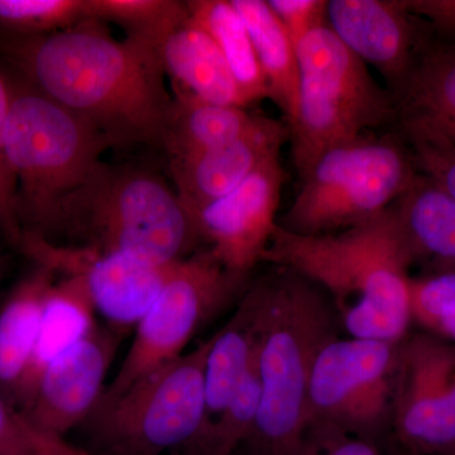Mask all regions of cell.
<instances>
[{"instance_id":"1","label":"cell","mask_w":455,"mask_h":455,"mask_svg":"<svg viewBox=\"0 0 455 455\" xmlns=\"http://www.w3.org/2000/svg\"><path fill=\"white\" fill-rule=\"evenodd\" d=\"M99 22L14 41V57L33 88L88 119L114 147H161L172 108L160 52L116 41Z\"/></svg>"},{"instance_id":"2","label":"cell","mask_w":455,"mask_h":455,"mask_svg":"<svg viewBox=\"0 0 455 455\" xmlns=\"http://www.w3.org/2000/svg\"><path fill=\"white\" fill-rule=\"evenodd\" d=\"M262 260L316 284L350 338L401 343L412 320L411 257L391 208L323 235L277 226Z\"/></svg>"},{"instance_id":"3","label":"cell","mask_w":455,"mask_h":455,"mask_svg":"<svg viewBox=\"0 0 455 455\" xmlns=\"http://www.w3.org/2000/svg\"><path fill=\"white\" fill-rule=\"evenodd\" d=\"M53 244L122 253L164 267L191 256L200 239L175 188L151 171L100 163L62 200Z\"/></svg>"},{"instance_id":"4","label":"cell","mask_w":455,"mask_h":455,"mask_svg":"<svg viewBox=\"0 0 455 455\" xmlns=\"http://www.w3.org/2000/svg\"><path fill=\"white\" fill-rule=\"evenodd\" d=\"M267 278L268 299L259 347L262 398L250 444L266 455H292L309 424L307 392L320 349L339 324L328 296L284 269Z\"/></svg>"},{"instance_id":"5","label":"cell","mask_w":455,"mask_h":455,"mask_svg":"<svg viewBox=\"0 0 455 455\" xmlns=\"http://www.w3.org/2000/svg\"><path fill=\"white\" fill-rule=\"evenodd\" d=\"M114 147L79 114L28 86H11L5 154L17 185L26 232L44 236L60 204L83 184Z\"/></svg>"},{"instance_id":"6","label":"cell","mask_w":455,"mask_h":455,"mask_svg":"<svg viewBox=\"0 0 455 455\" xmlns=\"http://www.w3.org/2000/svg\"><path fill=\"white\" fill-rule=\"evenodd\" d=\"M299 103L290 124L292 158L300 180L328 149L396 119L392 94L328 25L296 46Z\"/></svg>"},{"instance_id":"7","label":"cell","mask_w":455,"mask_h":455,"mask_svg":"<svg viewBox=\"0 0 455 455\" xmlns=\"http://www.w3.org/2000/svg\"><path fill=\"white\" fill-rule=\"evenodd\" d=\"M416 173L411 152L403 143L363 134L317 158L278 226L304 235L348 229L391 208Z\"/></svg>"},{"instance_id":"8","label":"cell","mask_w":455,"mask_h":455,"mask_svg":"<svg viewBox=\"0 0 455 455\" xmlns=\"http://www.w3.org/2000/svg\"><path fill=\"white\" fill-rule=\"evenodd\" d=\"M212 337L167 362L94 411L108 455H163L193 447L206 427L205 367Z\"/></svg>"},{"instance_id":"9","label":"cell","mask_w":455,"mask_h":455,"mask_svg":"<svg viewBox=\"0 0 455 455\" xmlns=\"http://www.w3.org/2000/svg\"><path fill=\"white\" fill-rule=\"evenodd\" d=\"M243 281L228 271L211 250L173 263L160 295L137 324L130 349L99 405L121 396L146 374L184 355L191 338L235 296Z\"/></svg>"},{"instance_id":"10","label":"cell","mask_w":455,"mask_h":455,"mask_svg":"<svg viewBox=\"0 0 455 455\" xmlns=\"http://www.w3.org/2000/svg\"><path fill=\"white\" fill-rule=\"evenodd\" d=\"M400 344L338 335L329 340L311 372L309 424L334 425L376 443L392 425Z\"/></svg>"},{"instance_id":"11","label":"cell","mask_w":455,"mask_h":455,"mask_svg":"<svg viewBox=\"0 0 455 455\" xmlns=\"http://www.w3.org/2000/svg\"><path fill=\"white\" fill-rule=\"evenodd\" d=\"M392 429L407 455L455 448V343L419 333L401 341Z\"/></svg>"},{"instance_id":"12","label":"cell","mask_w":455,"mask_h":455,"mask_svg":"<svg viewBox=\"0 0 455 455\" xmlns=\"http://www.w3.org/2000/svg\"><path fill=\"white\" fill-rule=\"evenodd\" d=\"M20 244L41 267L79 278L95 311L119 333L136 328L151 309L173 265L157 267L122 253L53 244L26 230Z\"/></svg>"},{"instance_id":"13","label":"cell","mask_w":455,"mask_h":455,"mask_svg":"<svg viewBox=\"0 0 455 455\" xmlns=\"http://www.w3.org/2000/svg\"><path fill=\"white\" fill-rule=\"evenodd\" d=\"M284 181L280 156L260 164L243 184L193 218L200 242L235 276L245 278L262 260L278 226Z\"/></svg>"},{"instance_id":"14","label":"cell","mask_w":455,"mask_h":455,"mask_svg":"<svg viewBox=\"0 0 455 455\" xmlns=\"http://www.w3.org/2000/svg\"><path fill=\"white\" fill-rule=\"evenodd\" d=\"M119 331L95 326L73 348L55 359L38 379L28 419L41 429L64 436L94 414L106 391L108 370Z\"/></svg>"},{"instance_id":"15","label":"cell","mask_w":455,"mask_h":455,"mask_svg":"<svg viewBox=\"0 0 455 455\" xmlns=\"http://www.w3.org/2000/svg\"><path fill=\"white\" fill-rule=\"evenodd\" d=\"M412 17L403 2L394 0H331L326 7L331 31L392 89L403 82L421 47Z\"/></svg>"},{"instance_id":"16","label":"cell","mask_w":455,"mask_h":455,"mask_svg":"<svg viewBox=\"0 0 455 455\" xmlns=\"http://www.w3.org/2000/svg\"><path fill=\"white\" fill-rule=\"evenodd\" d=\"M289 134V128L280 122L263 116L241 139L185 160L171 161L176 194L191 221L205 206L243 184L260 164L280 156Z\"/></svg>"},{"instance_id":"17","label":"cell","mask_w":455,"mask_h":455,"mask_svg":"<svg viewBox=\"0 0 455 455\" xmlns=\"http://www.w3.org/2000/svg\"><path fill=\"white\" fill-rule=\"evenodd\" d=\"M267 299L265 278L248 290L229 322L212 334L205 367L206 427L220 414L259 357Z\"/></svg>"},{"instance_id":"18","label":"cell","mask_w":455,"mask_h":455,"mask_svg":"<svg viewBox=\"0 0 455 455\" xmlns=\"http://www.w3.org/2000/svg\"><path fill=\"white\" fill-rule=\"evenodd\" d=\"M391 209L412 266L420 263L430 274L455 271L453 197L418 171Z\"/></svg>"},{"instance_id":"19","label":"cell","mask_w":455,"mask_h":455,"mask_svg":"<svg viewBox=\"0 0 455 455\" xmlns=\"http://www.w3.org/2000/svg\"><path fill=\"white\" fill-rule=\"evenodd\" d=\"M160 59L176 94L218 106L247 107L220 47L191 17L164 42Z\"/></svg>"},{"instance_id":"20","label":"cell","mask_w":455,"mask_h":455,"mask_svg":"<svg viewBox=\"0 0 455 455\" xmlns=\"http://www.w3.org/2000/svg\"><path fill=\"white\" fill-rule=\"evenodd\" d=\"M394 90L398 121L427 125L455 140V46H421Z\"/></svg>"},{"instance_id":"21","label":"cell","mask_w":455,"mask_h":455,"mask_svg":"<svg viewBox=\"0 0 455 455\" xmlns=\"http://www.w3.org/2000/svg\"><path fill=\"white\" fill-rule=\"evenodd\" d=\"M95 307L79 278L61 277L47 293L40 331L25 377L18 386L28 406L41 374L97 326Z\"/></svg>"},{"instance_id":"22","label":"cell","mask_w":455,"mask_h":455,"mask_svg":"<svg viewBox=\"0 0 455 455\" xmlns=\"http://www.w3.org/2000/svg\"><path fill=\"white\" fill-rule=\"evenodd\" d=\"M262 118L244 108L218 106L175 92L161 148L169 163L185 160L241 139Z\"/></svg>"},{"instance_id":"23","label":"cell","mask_w":455,"mask_h":455,"mask_svg":"<svg viewBox=\"0 0 455 455\" xmlns=\"http://www.w3.org/2000/svg\"><path fill=\"white\" fill-rule=\"evenodd\" d=\"M243 20L257 60L267 83L268 98L286 116L289 125L299 103V62L296 49L265 0H232Z\"/></svg>"},{"instance_id":"24","label":"cell","mask_w":455,"mask_h":455,"mask_svg":"<svg viewBox=\"0 0 455 455\" xmlns=\"http://www.w3.org/2000/svg\"><path fill=\"white\" fill-rule=\"evenodd\" d=\"M55 276L40 267L0 311V383L18 388L37 341L42 311Z\"/></svg>"},{"instance_id":"25","label":"cell","mask_w":455,"mask_h":455,"mask_svg":"<svg viewBox=\"0 0 455 455\" xmlns=\"http://www.w3.org/2000/svg\"><path fill=\"white\" fill-rule=\"evenodd\" d=\"M191 20L203 27L226 59L245 106L268 98L267 83L252 40L232 0L187 2Z\"/></svg>"},{"instance_id":"26","label":"cell","mask_w":455,"mask_h":455,"mask_svg":"<svg viewBox=\"0 0 455 455\" xmlns=\"http://www.w3.org/2000/svg\"><path fill=\"white\" fill-rule=\"evenodd\" d=\"M86 18L112 22L131 40L142 42L160 52L171 33L188 20L187 2L178 0H85Z\"/></svg>"},{"instance_id":"27","label":"cell","mask_w":455,"mask_h":455,"mask_svg":"<svg viewBox=\"0 0 455 455\" xmlns=\"http://www.w3.org/2000/svg\"><path fill=\"white\" fill-rule=\"evenodd\" d=\"M259 358V353L220 414L194 443V455H235L252 439L262 398Z\"/></svg>"},{"instance_id":"28","label":"cell","mask_w":455,"mask_h":455,"mask_svg":"<svg viewBox=\"0 0 455 455\" xmlns=\"http://www.w3.org/2000/svg\"><path fill=\"white\" fill-rule=\"evenodd\" d=\"M85 20V0H0V26L27 37L65 31Z\"/></svg>"},{"instance_id":"29","label":"cell","mask_w":455,"mask_h":455,"mask_svg":"<svg viewBox=\"0 0 455 455\" xmlns=\"http://www.w3.org/2000/svg\"><path fill=\"white\" fill-rule=\"evenodd\" d=\"M416 170L455 200V140L415 122L400 121Z\"/></svg>"},{"instance_id":"30","label":"cell","mask_w":455,"mask_h":455,"mask_svg":"<svg viewBox=\"0 0 455 455\" xmlns=\"http://www.w3.org/2000/svg\"><path fill=\"white\" fill-rule=\"evenodd\" d=\"M412 319L433 331L455 319V271L429 274L411 280Z\"/></svg>"},{"instance_id":"31","label":"cell","mask_w":455,"mask_h":455,"mask_svg":"<svg viewBox=\"0 0 455 455\" xmlns=\"http://www.w3.org/2000/svg\"><path fill=\"white\" fill-rule=\"evenodd\" d=\"M11 104V85L0 74V229L20 243L23 229L18 215L17 185L5 154V132Z\"/></svg>"},{"instance_id":"32","label":"cell","mask_w":455,"mask_h":455,"mask_svg":"<svg viewBox=\"0 0 455 455\" xmlns=\"http://www.w3.org/2000/svg\"><path fill=\"white\" fill-rule=\"evenodd\" d=\"M292 455H383L377 443L324 423L307 425Z\"/></svg>"},{"instance_id":"33","label":"cell","mask_w":455,"mask_h":455,"mask_svg":"<svg viewBox=\"0 0 455 455\" xmlns=\"http://www.w3.org/2000/svg\"><path fill=\"white\" fill-rule=\"evenodd\" d=\"M269 7L276 14L293 46L319 27L328 25L326 7L323 0H268Z\"/></svg>"},{"instance_id":"34","label":"cell","mask_w":455,"mask_h":455,"mask_svg":"<svg viewBox=\"0 0 455 455\" xmlns=\"http://www.w3.org/2000/svg\"><path fill=\"white\" fill-rule=\"evenodd\" d=\"M31 433L27 416L12 411L0 397V455H18L25 448Z\"/></svg>"},{"instance_id":"35","label":"cell","mask_w":455,"mask_h":455,"mask_svg":"<svg viewBox=\"0 0 455 455\" xmlns=\"http://www.w3.org/2000/svg\"><path fill=\"white\" fill-rule=\"evenodd\" d=\"M412 16L427 18L439 32L455 36V2L431 0V2H403Z\"/></svg>"},{"instance_id":"36","label":"cell","mask_w":455,"mask_h":455,"mask_svg":"<svg viewBox=\"0 0 455 455\" xmlns=\"http://www.w3.org/2000/svg\"><path fill=\"white\" fill-rule=\"evenodd\" d=\"M430 333L440 335V337L454 341L455 343V319H449L440 323Z\"/></svg>"},{"instance_id":"37","label":"cell","mask_w":455,"mask_h":455,"mask_svg":"<svg viewBox=\"0 0 455 455\" xmlns=\"http://www.w3.org/2000/svg\"><path fill=\"white\" fill-rule=\"evenodd\" d=\"M235 455H266L263 453V451H260L259 448L254 447V445L250 444V443H247V444L244 445V447H242L239 449L238 451Z\"/></svg>"},{"instance_id":"38","label":"cell","mask_w":455,"mask_h":455,"mask_svg":"<svg viewBox=\"0 0 455 455\" xmlns=\"http://www.w3.org/2000/svg\"><path fill=\"white\" fill-rule=\"evenodd\" d=\"M442 455H455V448L453 449V451H447V453H444V454H442Z\"/></svg>"}]
</instances>
